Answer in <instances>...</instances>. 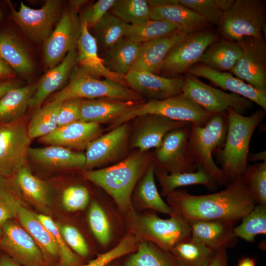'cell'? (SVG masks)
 Returning <instances> with one entry per match:
<instances>
[{
  "instance_id": "4316f807",
  "label": "cell",
  "mask_w": 266,
  "mask_h": 266,
  "mask_svg": "<svg viewBox=\"0 0 266 266\" xmlns=\"http://www.w3.org/2000/svg\"><path fill=\"white\" fill-rule=\"evenodd\" d=\"M139 102L107 98L82 99L80 120L99 124L115 121Z\"/></svg>"
},
{
  "instance_id": "60d3db41",
  "label": "cell",
  "mask_w": 266,
  "mask_h": 266,
  "mask_svg": "<svg viewBox=\"0 0 266 266\" xmlns=\"http://www.w3.org/2000/svg\"><path fill=\"white\" fill-rule=\"evenodd\" d=\"M23 203L21 192L13 179L0 174V226L17 219L18 210L25 206Z\"/></svg>"
},
{
  "instance_id": "6f0895ef",
  "label": "cell",
  "mask_w": 266,
  "mask_h": 266,
  "mask_svg": "<svg viewBox=\"0 0 266 266\" xmlns=\"http://www.w3.org/2000/svg\"><path fill=\"white\" fill-rule=\"evenodd\" d=\"M17 83L13 81H6L0 83V99L8 91L19 87Z\"/></svg>"
},
{
  "instance_id": "8992f818",
  "label": "cell",
  "mask_w": 266,
  "mask_h": 266,
  "mask_svg": "<svg viewBox=\"0 0 266 266\" xmlns=\"http://www.w3.org/2000/svg\"><path fill=\"white\" fill-rule=\"evenodd\" d=\"M150 114L200 126L205 125L213 115L181 94L163 100H150L144 103L139 102L115 120L113 126L115 128L135 117Z\"/></svg>"
},
{
  "instance_id": "f35d334b",
  "label": "cell",
  "mask_w": 266,
  "mask_h": 266,
  "mask_svg": "<svg viewBox=\"0 0 266 266\" xmlns=\"http://www.w3.org/2000/svg\"><path fill=\"white\" fill-rule=\"evenodd\" d=\"M63 102L51 100L34 112L27 131L31 140L46 136L58 128V116Z\"/></svg>"
},
{
  "instance_id": "8d00e7d4",
  "label": "cell",
  "mask_w": 266,
  "mask_h": 266,
  "mask_svg": "<svg viewBox=\"0 0 266 266\" xmlns=\"http://www.w3.org/2000/svg\"><path fill=\"white\" fill-rule=\"evenodd\" d=\"M125 266H180L169 252L143 239L125 263Z\"/></svg>"
},
{
  "instance_id": "f5cc1de1",
  "label": "cell",
  "mask_w": 266,
  "mask_h": 266,
  "mask_svg": "<svg viewBox=\"0 0 266 266\" xmlns=\"http://www.w3.org/2000/svg\"><path fill=\"white\" fill-rule=\"evenodd\" d=\"M81 100L73 99L63 102L58 116V128L80 120Z\"/></svg>"
},
{
  "instance_id": "7a4b0ae2",
  "label": "cell",
  "mask_w": 266,
  "mask_h": 266,
  "mask_svg": "<svg viewBox=\"0 0 266 266\" xmlns=\"http://www.w3.org/2000/svg\"><path fill=\"white\" fill-rule=\"evenodd\" d=\"M265 112L258 110L245 116L233 108L227 111L228 129L223 147L216 152L221 169L232 182L246 170L249 145L253 133L264 117Z\"/></svg>"
},
{
  "instance_id": "94428289",
  "label": "cell",
  "mask_w": 266,
  "mask_h": 266,
  "mask_svg": "<svg viewBox=\"0 0 266 266\" xmlns=\"http://www.w3.org/2000/svg\"><path fill=\"white\" fill-rule=\"evenodd\" d=\"M260 161L266 162V150L261 152L251 153L248 155V161L257 162Z\"/></svg>"
},
{
  "instance_id": "4dcf8cb0",
  "label": "cell",
  "mask_w": 266,
  "mask_h": 266,
  "mask_svg": "<svg viewBox=\"0 0 266 266\" xmlns=\"http://www.w3.org/2000/svg\"><path fill=\"white\" fill-rule=\"evenodd\" d=\"M241 55V50L237 42L217 39L205 50L198 64L215 70L230 72Z\"/></svg>"
},
{
  "instance_id": "11a10c76",
  "label": "cell",
  "mask_w": 266,
  "mask_h": 266,
  "mask_svg": "<svg viewBox=\"0 0 266 266\" xmlns=\"http://www.w3.org/2000/svg\"><path fill=\"white\" fill-rule=\"evenodd\" d=\"M207 266H230L229 264L226 249L217 250Z\"/></svg>"
},
{
  "instance_id": "ffe728a7",
  "label": "cell",
  "mask_w": 266,
  "mask_h": 266,
  "mask_svg": "<svg viewBox=\"0 0 266 266\" xmlns=\"http://www.w3.org/2000/svg\"><path fill=\"white\" fill-rule=\"evenodd\" d=\"M129 133V125L125 123L92 141L86 148L84 168L91 170L116 158L124 148Z\"/></svg>"
},
{
  "instance_id": "74e56055",
  "label": "cell",
  "mask_w": 266,
  "mask_h": 266,
  "mask_svg": "<svg viewBox=\"0 0 266 266\" xmlns=\"http://www.w3.org/2000/svg\"><path fill=\"white\" fill-rule=\"evenodd\" d=\"M177 32H179L178 28L173 24L164 21L149 19L138 24H127L125 37L141 44Z\"/></svg>"
},
{
  "instance_id": "83f0119b",
  "label": "cell",
  "mask_w": 266,
  "mask_h": 266,
  "mask_svg": "<svg viewBox=\"0 0 266 266\" xmlns=\"http://www.w3.org/2000/svg\"><path fill=\"white\" fill-rule=\"evenodd\" d=\"M185 35L179 32L140 44L137 61L132 70L157 74L169 50Z\"/></svg>"
},
{
  "instance_id": "9f6ffc18",
  "label": "cell",
  "mask_w": 266,
  "mask_h": 266,
  "mask_svg": "<svg viewBox=\"0 0 266 266\" xmlns=\"http://www.w3.org/2000/svg\"><path fill=\"white\" fill-rule=\"evenodd\" d=\"M15 76V72L0 54V83L9 81Z\"/></svg>"
},
{
  "instance_id": "e0dca14e",
  "label": "cell",
  "mask_w": 266,
  "mask_h": 266,
  "mask_svg": "<svg viewBox=\"0 0 266 266\" xmlns=\"http://www.w3.org/2000/svg\"><path fill=\"white\" fill-rule=\"evenodd\" d=\"M126 84L150 100H163L182 94L184 78L161 76L146 71L131 70L125 75Z\"/></svg>"
},
{
  "instance_id": "91938a15",
  "label": "cell",
  "mask_w": 266,
  "mask_h": 266,
  "mask_svg": "<svg viewBox=\"0 0 266 266\" xmlns=\"http://www.w3.org/2000/svg\"><path fill=\"white\" fill-rule=\"evenodd\" d=\"M218 7L223 12H226L233 5L234 0H214Z\"/></svg>"
},
{
  "instance_id": "8fae6325",
  "label": "cell",
  "mask_w": 266,
  "mask_h": 266,
  "mask_svg": "<svg viewBox=\"0 0 266 266\" xmlns=\"http://www.w3.org/2000/svg\"><path fill=\"white\" fill-rule=\"evenodd\" d=\"M11 16L24 34L33 42H44L49 36L62 14V1L47 0L40 8H32L21 2L15 10L8 2Z\"/></svg>"
},
{
  "instance_id": "277c9868",
  "label": "cell",
  "mask_w": 266,
  "mask_h": 266,
  "mask_svg": "<svg viewBox=\"0 0 266 266\" xmlns=\"http://www.w3.org/2000/svg\"><path fill=\"white\" fill-rule=\"evenodd\" d=\"M228 129L227 115L213 114L203 126L191 125L188 141L189 156L197 166H202L218 185L231 183L215 163L213 152L223 146Z\"/></svg>"
},
{
  "instance_id": "5bb4252c",
  "label": "cell",
  "mask_w": 266,
  "mask_h": 266,
  "mask_svg": "<svg viewBox=\"0 0 266 266\" xmlns=\"http://www.w3.org/2000/svg\"><path fill=\"white\" fill-rule=\"evenodd\" d=\"M0 227L1 252L23 266H46L36 243L15 219L5 222Z\"/></svg>"
},
{
  "instance_id": "f546056e",
  "label": "cell",
  "mask_w": 266,
  "mask_h": 266,
  "mask_svg": "<svg viewBox=\"0 0 266 266\" xmlns=\"http://www.w3.org/2000/svg\"><path fill=\"white\" fill-rule=\"evenodd\" d=\"M0 54L15 72L28 74L33 71V63L25 46L9 30L0 31Z\"/></svg>"
},
{
  "instance_id": "7dc6e473",
  "label": "cell",
  "mask_w": 266,
  "mask_h": 266,
  "mask_svg": "<svg viewBox=\"0 0 266 266\" xmlns=\"http://www.w3.org/2000/svg\"><path fill=\"white\" fill-rule=\"evenodd\" d=\"M242 176L257 203L266 204V162L248 166Z\"/></svg>"
},
{
  "instance_id": "836d02e7",
  "label": "cell",
  "mask_w": 266,
  "mask_h": 266,
  "mask_svg": "<svg viewBox=\"0 0 266 266\" xmlns=\"http://www.w3.org/2000/svg\"><path fill=\"white\" fill-rule=\"evenodd\" d=\"M155 169L154 165H150L139 182L135 194L137 204L142 209L172 216L175 213L163 200L157 188L154 178Z\"/></svg>"
},
{
  "instance_id": "c3c4849f",
  "label": "cell",
  "mask_w": 266,
  "mask_h": 266,
  "mask_svg": "<svg viewBox=\"0 0 266 266\" xmlns=\"http://www.w3.org/2000/svg\"><path fill=\"white\" fill-rule=\"evenodd\" d=\"M136 237L129 234L113 248L99 255L88 264L81 266H105L113 260L134 251L137 244Z\"/></svg>"
},
{
  "instance_id": "f907efd6",
  "label": "cell",
  "mask_w": 266,
  "mask_h": 266,
  "mask_svg": "<svg viewBox=\"0 0 266 266\" xmlns=\"http://www.w3.org/2000/svg\"><path fill=\"white\" fill-rule=\"evenodd\" d=\"M62 200L63 205L66 211L73 212L82 210L89 203V192L83 186L71 185L64 191Z\"/></svg>"
},
{
  "instance_id": "7bdbcfd3",
  "label": "cell",
  "mask_w": 266,
  "mask_h": 266,
  "mask_svg": "<svg viewBox=\"0 0 266 266\" xmlns=\"http://www.w3.org/2000/svg\"><path fill=\"white\" fill-rule=\"evenodd\" d=\"M127 24L108 12L94 28L99 41L107 50L125 37Z\"/></svg>"
},
{
  "instance_id": "d590c367",
  "label": "cell",
  "mask_w": 266,
  "mask_h": 266,
  "mask_svg": "<svg viewBox=\"0 0 266 266\" xmlns=\"http://www.w3.org/2000/svg\"><path fill=\"white\" fill-rule=\"evenodd\" d=\"M216 251L190 236L176 244L169 252L180 266H207Z\"/></svg>"
},
{
  "instance_id": "30bf717a",
  "label": "cell",
  "mask_w": 266,
  "mask_h": 266,
  "mask_svg": "<svg viewBox=\"0 0 266 266\" xmlns=\"http://www.w3.org/2000/svg\"><path fill=\"white\" fill-rule=\"evenodd\" d=\"M31 140L25 121L0 123V174L13 179L26 166Z\"/></svg>"
},
{
  "instance_id": "f6af8a7d",
  "label": "cell",
  "mask_w": 266,
  "mask_h": 266,
  "mask_svg": "<svg viewBox=\"0 0 266 266\" xmlns=\"http://www.w3.org/2000/svg\"><path fill=\"white\" fill-rule=\"evenodd\" d=\"M87 220L91 231L97 240L103 246L107 245L111 238V225L105 210L98 202H91Z\"/></svg>"
},
{
  "instance_id": "e7e4bbea",
  "label": "cell",
  "mask_w": 266,
  "mask_h": 266,
  "mask_svg": "<svg viewBox=\"0 0 266 266\" xmlns=\"http://www.w3.org/2000/svg\"><path fill=\"white\" fill-rule=\"evenodd\" d=\"M1 227L0 226V235H1Z\"/></svg>"
},
{
  "instance_id": "b9f144b4",
  "label": "cell",
  "mask_w": 266,
  "mask_h": 266,
  "mask_svg": "<svg viewBox=\"0 0 266 266\" xmlns=\"http://www.w3.org/2000/svg\"><path fill=\"white\" fill-rule=\"evenodd\" d=\"M236 237L253 242L255 237L266 233V204L257 203L253 209L242 218L241 224L234 227Z\"/></svg>"
},
{
  "instance_id": "ee69618b",
  "label": "cell",
  "mask_w": 266,
  "mask_h": 266,
  "mask_svg": "<svg viewBox=\"0 0 266 266\" xmlns=\"http://www.w3.org/2000/svg\"><path fill=\"white\" fill-rule=\"evenodd\" d=\"M111 13L128 24L150 19V6L146 0H115Z\"/></svg>"
},
{
  "instance_id": "7402d4cb",
  "label": "cell",
  "mask_w": 266,
  "mask_h": 266,
  "mask_svg": "<svg viewBox=\"0 0 266 266\" xmlns=\"http://www.w3.org/2000/svg\"><path fill=\"white\" fill-rule=\"evenodd\" d=\"M100 132L99 124L78 121L58 127L50 134L39 138V141L50 145L69 149L86 148L97 138Z\"/></svg>"
},
{
  "instance_id": "f1b7e54d",
  "label": "cell",
  "mask_w": 266,
  "mask_h": 266,
  "mask_svg": "<svg viewBox=\"0 0 266 266\" xmlns=\"http://www.w3.org/2000/svg\"><path fill=\"white\" fill-rule=\"evenodd\" d=\"M28 157L42 166L54 168H84L85 154L56 145L30 148Z\"/></svg>"
},
{
  "instance_id": "6da1fadb",
  "label": "cell",
  "mask_w": 266,
  "mask_h": 266,
  "mask_svg": "<svg viewBox=\"0 0 266 266\" xmlns=\"http://www.w3.org/2000/svg\"><path fill=\"white\" fill-rule=\"evenodd\" d=\"M167 204L188 221L226 220L234 222L257 204L242 176L219 192L194 195L185 190H174L167 196Z\"/></svg>"
},
{
  "instance_id": "d4e9b609",
  "label": "cell",
  "mask_w": 266,
  "mask_h": 266,
  "mask_svg": "<svg viewBox=\"0 0 266 266\" xmlns=\"http://www.w3.org/2000/svg\"><path fill=\"white\" fill-rule=\"evenodd\" d=\"M17 219L40 249L46 266H56L59 251L52 235L33 213L25 206L18 210Z\"/></svg>"
},
{
  "instance_id": "9c48e42d",
  "label": "cell",
  "mask_w": 266,
  "mask_h": 266,
  "mask_svg": "<svg viewBox=\"0 0 266 266\" xmlns=\"http://www.w3.org/2000/svg\"><path fill=\"white\" fill-rule=\"evenodd\" d=\"M182 94L212 114H224L230 108L242 114L253 104L246 98L209 86L190 74L184 78Z\"/></svg>"
},
{
  "instance_id": "e575fe53",
  "label": "cell",
  "mask_w": 266,
  "mask_h": 266,
  "mask_svg": "<svg viewBox=\"0 0 266 266\" xmlns=\"http://www.w3.org/2000/svg\"><path fill=\"white\" fill-rule=\"evenodd\" d=\"M140 44L125 37L106 50L105 65L111 71L125 76L135 65Z\"/></svg>"
},
{
  "instance_id": "2e32d148",
  "label": "cell",
  "mask_w": 266,
  "mask_h": 266,
  "mask_svg": "<svg viewBox=\"0 0 266 266\" xmlns=\"http://www.w3.org/2000/svg\"><path fill=\"white\" fill-rule=\"evenodd\" d=\"M190 126L174 129L165 136L156 152L159 169L168 173L194 172L197 170V166L188 152Z\"/></svg>"
},
{
  "instance_id": "d6a6232c",
  "label": "cell",
  "mask_w": 266,
  "mask_h": 266,
  "mask_svg": "<svg viewBox=\"0 0 266 266\" xmlns=\"http://www.w3.org/2000/svg\"><path fill=\"white\" fill-rule=\"evenodd\" d=\"M35 89L36 84L19 86L6 93L0 99V123H8L21 119L29 107Z\"/></svg>"
},
{
  "instance_id": "680465c9",
  "label": "cell",
  "mask_w": 266,
  "mask_h": 266,
  "mask_svg": "<svg viewBox=\"0 0 266 266\" xmlns=\"http://www.w3.org/2000/svg\"><path fill=\"white\" fill-rule=\"evenodd\" d=\"M0 266H23L11 258L1 252L0 253Z\"/></svg>"
},
{
  "instance_id": "52a82bcc",
  "label": "cell",
  "mask_w": 266,
  "mask_h": 266,
  "mask_svg": "<svg viewBox=\"0 0 266 266\" xmlns=\"http://www.w3.org/2000/svg\"><path fill=\"white\" fill-rule=\"evenodd\" d=\"M154 212L129 216L134 233L164 251H169L178 243L191 236L189 222L175 213L168 219L159 217Z\"/></svg>"
},
{
  "instance_id": "484cf974",
  "label": "cell",
  "mask_w": 266,
  "mask_h": 266,
  "mask_svg": "<svg viewBox=\"0 0 266 266\" xmlns=\"http://www.w3.org/2000/svg\"><path fill=\"white\" fill-rule=\"evenodd\" d=\"M76 64L77 51L74 49L68 52L58 65L49 69L36 84L29 107H39L51 93L63 86Z\"/></svg>"
},
{
  "instance_id": "1f68e13d",
  "label": "cell",
  "mask_w": 266,
  "mask_h": 266,
  "mask_svg": "<svg viewBox=\"0 0 266 266\" xmlns=\"http://www.w3.org/2000/svg\"><path fill=\"white\" fill-rule=\"evenodd\" d=\"M156 173L163 193L166 196L182 186L202 185L214 190L218 185L202 166H197V170L194 172L168 173L158 169Z\"/></svg>"
},
{
  "instance_id": "d6986e66",
  "label": "cell",
  "mask_w": 266,
  "mask_h": 266,
  "mask_svg": "<svg viewBox=\"0 0 266 266\" xmlns=\"http://www.w3.org/2000/svg\"><path fill=\"white\" fill-rule=\"evenodd\" d=\"M187 72L197 77L205 78L223 89L246 98L266 111V90L257 89L230 72L215 70L200 64L193 66Z\"/></svg>"
},
{
  "instance_id": "4fadbf2b",
  "label": "cell",
  "mask_w": 266,
  "mask_h": 266,
  "mask_svg": "<svg viewBox=\"0 0 266 266\" xmlns=\"http://www.w3.org/2000/svg\"><path fill=\"white\" fill-rule=\"evenodd\" d=\"M81 31V20L71 8L62 13L53 32L44 42L43 60L50 69L76 49Z\"/></svg>"
},
{
  "instance_id": "44dd1931",
  "label": "cell",
  "mask_w": 266,
  "mask_h": 266,
  "mask_svg": "<svg viewBox=\"0 0 266 266\" xmlns=\"http://www.w3.org/2000/svg\"><path fill=\"white\" fill-rule=\"evenodd\" d=\"M191 236L198 242L214 250L227 249L236 243L233 223L226 220L188 221Z\"/></svg>"
},
{
  "instance_id": "603a6c76",
  "label": "cell",
  "mask_w": 266,
  "mask_h": 266,
  "mask_svg": "<svg viewBox=\"0 0 266 266\" xmlns=\"http://www.w3.org/2000/svg\"><path fill=\"white\" fill-rule=\"evenodd\" d=\"M150 19L173 24L185 34L206 30L210 24L198 14L180 4L178 0H170L166 4L150 7Z\"/></svg>"
},
{
  "instance_id": "03108f58",
  "label": "cell",
  "mask_w": 266,
  "mask_h": 266,
  "mask_svg": "<svg viewBox=\"0 0 266 266\" xmlns=\"http://www.w3.org/2000/svg\"><path fill=\"white\" fill-rule=\"evenodd\" d=\"M1 17H2L1 13V12H0V20L1 19Z\"/></svg>"
},
{
  "instance_id": "be15d7a7",
  "label": "cell",
  "mask_w": 266,
  "mask_h": 266,
  "mask_svg": "<svg viewBox=\"0 0 266 266\" xmlns=\"http://www.w3.org/2000/svg\"><path fill=\"white\" fill-rule=\"evenodd\" d=\"M87 0H69V3L70 8L73 11L77 12L80 8L87 2Z\"/></svg>"
},
{
  "instance_id": "5b68a950",
  "label": "cell",
  "mask_w": 266,
  "mask_h": 266,
  "mask_svg": "<svg viewBox=\"0 0 266 266\" xmlns=\"http://www.w3.org/2000/svg\"><path fill=\"white\" fill-rule=\"evenodd\" d=\"M68 84L56 93L52 100L63 102L73 99H113L139 101L140 96L120 83L100 80L75 65L70 72Z\"/></svg>"
},
{
  "instance_id": "bcb514c9",
  "label": "cell",
  "mask_w": 266,
  "mask_h": 266,
  "mask_svg": "<svg viewBox=\"0 0 266 266\" xmlns=\"http://www.w3.org/2000/svg\"><path fill=\"white\" fill-rule=\"evenodd\" d=\"M38 220L47 229L55 240L59 251V260L56 266H81L82 262L79 256L67 245L63 238L58 225L49 216L36 214Z\"/></svg>"
},
{
  "instance_id": "3957f363",
  "label": "cell",
  "mask_w": 266,
  "mask_h": 266,
  "mask_svg": "<svg viewBox=\"0 0 266 266\" xmlns=\"http://www.w3.org/2000/svg\"><path fill=\"white\" fill-rule=\"evenodd\" d=\"M141 153L115 165L88 170L84 173L86 179L106 192L127 216L135 212L132 202V193L146 166V159Z\"/></svg>"
},
{
  "instance_id": "db71d44e",
  "label": "cell",
  "mask_w": 266,
  "mask_h": 266,
  "mask_svg": "<svg viewBox=\"0 0 266 266\" xmlns=\"http://www.w3.org/2000/svg\"><path fill=\"white\" fill-rule=\"evenodd\" d=\"M115 0H99L82 15L86 20L89 29L94 28L111 9Z\"/></svg>"
},
{
  "instance_id": "ac0fdd59",
  "label": "cell",
  "mask_w": 266,
  "mask_h": 266,
  "mask_svg": "<svg viewBox=\"0 0 266 266\" xmlns=\"http://www.w3.org/2000/svg\"><path fill=\"white\" fill-rule=\"evenodd\" d=\"M80 20L81 31L76 46L78 66L95 77H103L124 85L127 84L125 76L111 71L99 57L96 39L89 32L86 19L82 16Z\"/></svg>"
},
{
  "instance_id": "7c38bea8",
  "label": "cell",
  "mask_w": 266,
  "mask_h": 266,
  "mask_svg": "<svg viewBox=\"0 0 266 266\" xmlns=\"http://www.w3.org/2000/svg\"><path fill=\"white\" fill-rule=\"evenodd\" d=\"M217 39L216 33L207 29L185 35L169 50L160 72L171 76L187 72Z\"/></svg>"
},
{
  "instance_id": "816d5d0a",
  "label": "cell",
  "mask_w": 266,
  "mask_h": 266,
  "mask_svg": "<svg viewBox=\"0 0 266 266\" xmlns=\"http://www.w3.org/2000/svg\"><path fill=\"white\" fill-rule=\"evenodd\" d=\"M60 233L69 247L78 256L86 258L89 254L88 243L81 232L70 225L58 226Z\"/></svg>"
},
{
  "instance_id": "ba28073f",
  "label": "cell",
  "mask_w": 266,
  "mask_h": 266,
  "mask_svg": "<svg viewBox=\"0 0 266 266\" xmlns=\"http://www.w3.org/2000/svg\"><path fill=\"white\" fill-rule=\"evenodd\" d=\"M266 7L260 0H236L223 13L218 26L222 39L238 42L247 37L263 36L266 28Z\"/></svg>"
},
{
  "instance_id": "6125c7cd",
  "label": "cell",
  "mask_w": 266,
  "mask_h": 266,
  "mask_svg": "<svg viewBox=\"0 0 266 266\" xmlns=\"http://www.w3.org/2000/svg\"><path fill=\"white\" fill-rule=\"evenodd\" d=\"M255 260L249 257H245L240 259L237 266H256Z\"/></svg>"
},
{
  "instance_id": "9a60e30c",
  "label": "cell",
  "mask_w": 266,
  "mask_h": 266,
  "mask_svg": "<svg viewBox=\"0 0 266 266\" xmlns=\"http://www.w3.org/2000/svg\"><path fill=\"white\" fill-rule=\"evenodd\" d=\"M241 55L230 71L255 88L266 90V44L263 36L237 42Z\"/></svg>"
},
{
  "instance_id": "681fc988",
  "label": "cell",
  "mask_w": 266,
  "mask_h": 266,
  "mask_svg": "<svg viewBox=\"0 0 266 266\" xmlns=\"http://www.w3.org/2000/svg\"><path fill=\"white\" fill-rule=\"evenodd\" d=\"M178 2L198 14L209 24L219 26L223 13L214 0H178Z\"/></svg>"
},
{
  "instance_id": "cb8c5ba5",
  "label": "cell",
  "mask_w": 266,
  "mask_h": 266,
  "mask_svg": "<svg viewBox=\"0 0 266 266\" xmlns=\"http://www.w3.org/2000/svg\"><path fill=\"white\" fill-rule=\"evenodd\" d=\"M143 121L134 135L132 146L141 153L153 148H158L165 136L170 131L191 124L172 120L157 115L141 116Z\"/></svg>"
},
{
  "instance_id": "ab89813d",
  "label": "cell",
  "mask_w": 266,
  "mask_h": 266,
  "mask_svg": "<svg viewBox=\"0 0 266 266\" xmlns=\"http://www.w3.org/2000/svg\"><path fill=\"white\" fill-rule=\"evenodd\" d=\"M21 192L40 207L49 204V189L46 183L34 176L26 166L21 168L13 178Z\"/></svg>"
}]
</instances>
